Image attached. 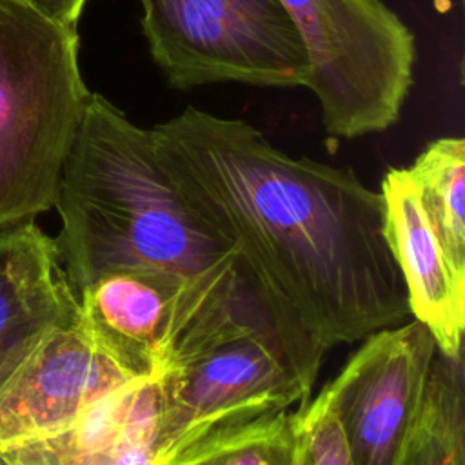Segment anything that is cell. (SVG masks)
Listing matches in <instances>:
<instances>
[{"mask_svg": "<svg viewBox=\"0 0 465 465\" xmlns=\"http://www.w3.org/2000/svg\"><path fill=\"white\" fill-rule=\"evenodd\" d=\"M149 134L182 200L291 331L327 352L412 318L383 196L352 169L294 158L251 124L196 107Z\"/></svg>", "mask_w": 465, "mask_h": 465, "instance_id": "obj_1", "label": "cell"}, {"mask_svg": "<svg viewBox=\"0 0 465 465\" xmlns=\"http://www.w3.org/2000/svg\"><path fill=\"white\" fill-rule=\"evenodd\" d=\"M54 207V242L76 296L104 272L142 267L174 274L225 309L272 314L236 251L182 200L149 129L98 93L65 158Z\"/></svg>", "mask_w": 465, "mask_h": 465, "instance_id": "obj_2", "label": "cell"}, {"mask_svg": "<svg viewBox=\"0 0 465 465\" xmlns=\"http://www.w3.org/2000/svg\"><path fill=\"white\" fill-rule=\"evenodd\" d=\"M89 96L76 29L0 0V225L54 207Z\"/></svg>", "mask_w": 465, "mask_h": 465, "instance_id": "obj_3", "label": "cell"}, {"mask_svg": "<svg viewBox=\"0 0 465 465\" xmlns=\"http://www.w3.org/2000/svg\"><path fill=\"white\" fill-rule=\"evenodd\" d=\"M309 58V87L332 138L394 125L412 87V31L381 0H280Z\"/></svg>", "mask_w": 465, "mask_h": 465, "instance_id": "obj_4", "label": "cell"}, {"mask_svg": "<svg viewBox=\"0 0 465 465\" xmlns=\"http://www.w3.org/2000/svg\"><path fill=\"white\" fill-rule=\"evenodd\" d=\"M323 351L269 318L234 320L189 347L165 376L162 429L182 436L218 420L307 403Z\"/></svg>", "mask_w": 465, "mask_h": 465, "instance_id": "obj_5", "label": "cell"}, {"mask_svg": "<svg viewBox=\"0 0 465 465\" xmlns=\"http://www.w3.org/2000/svg\"><path fill=\"white\" fill-rule=\"evenodd\" d=\"M142 31L167 84L305 87L309 58L280 0H140Z\"/></svg>", "mask_w": 465, "mask_h": 465, "instance_id": "obj_6", "label": "cell"}, {"mask_svg": "<svg viewBox=\"0 0 465 465\" xmlns=\"http://www.w3.org/2000/svg\"><path fill=\"white\" fill-rule=\"evenodd\" d=\"M78 303L84 329L131 380H160L180 354L229 322H278L269 312L225 309L178 276L142 267L104 272L78 292Z\"/></svg>", "mask_w": 465, "mask_h": 465, "instance_id": "obj_7", "label": "cell"}, {"mask_svg": "<svg viewBox=\"0 0 465 465\" xmlns=\"http://www.w3.org/2000/svg\"><path fill=\"white\" fill-rule=\"evenodd\" d=\"M436 354L432 332L412 318L365 336L320 392L338 421L352 465H396Z\"/></svg>", "mask_w": 465, "mask_h": 465, "instance_id": "obj_8", "label": "cell"}, {"mask_svg": "<svg viewBox=\"0 0 465 465\" xmlns=\"http://www.w3.org/2000/svg\"><path fill=\"white\" fill-rule=\"evenodd\" d=\"M158 380H136L89 407L65 430L5 449L13 465H191L276 416L202 423L182 436L162 430Z\"/></svg>", "mask_w": 465, "mask_h": 465, "instance_id": "obj_9", "label": "cell"}, {"mask_svg": "<svg viewBox=\"0 0 465 465\" xmlns=\"http://www.w3.org/2000/svg\"><path fill=\"white\" fill-rule=\"evenodd\" d=\"M131 380L84 325L49 334L0 389V450L65 430Z\"/></svg>", "mask_w": 465, "mask_h": 465, "instance_id": "obj_10", "label": "cell"}, {"mask_svg": "<svg viewBox=\"0 0 465 465\" xmlns=\"http://www.w3.org/2000/svg\"><path fill=\"white\" fill-rule=\"evenodd\" d=\"M78 322L56 242L35 220L0 225V389L49 334Z\"/></svg>", "mask_w": 465, "mask_h": 465, "instance_id": "obj_11", "label": "cell"}, {"mask_svg": "<svg viewBox=\"0 0 465 465\" xmlns=\"http://www.w3.org/2000/svg\"><path fill=\"white\" fill-rule=\"evenodd\" d=\"M385 238L401 274L411 316L434 336L438 351L461 354L465 276L449 262L407 173L389 169L381 180Z\"/></svg>", "mask_w": 465, "mask_h": 465, "instance_id": "obj_12", "label": "cell"}, {"mask_svg": "<svg viewBox=\"0 0 465 465\" xmlns=\"http://www.w3.org/2000/svg\"><path fill=\"white\" fill-rule=\"evenodd\" d=\"M396 465H465L463 354L438 351L418 416Z\"/></svg>", "mask_w": 465, "mask_h": 465, "instance_id": "obj_13", "label": "cell"}, {"mask_svg": "<svg viewBox=\"0 0 465 465\" xmlns=\"http://www.w3.org/2000/svg\"><path fill=\"white\" fill-rule=\"evenodd\" d=\"M405 169L449 262L465 276V140H432Z\"/></svg>", "mask_w": 465, "mask_h": 465, "instance_id": "obj_14", "label": "cell"}, {"mask_svg": "<svg viewBox=\"0 0 465 465\" xmlns=\"http://www.w3.org/2000/svg\"><path fill=\"white\" fill-rule=\"evenodd\" d=\"M294 412H280L191 465H291Z\"/></svg>", "mask_w": 465, "mask_h": 465, "instance_id": "obj_15", "label": "cell"}, {"mask_svg": "<svg viewBox=\"0 0 465 465\" xmlns=\"http://www.w3.org/2000/svg\"><path fill=\"white\" fill-rule=\"evenodd\" d=\"M291 465H352L338 421L322 394L294 412Z\"/></svg>", "mask_w": 465, "mask_h": 465, "instance_id": "obj_16", "label": "cell"}, {"mask_svg": "<svg viewBox=\"0 0 465 465\" xmlns=\"http://www.w3.org/2000/svg\"><path fill=\"white\" fill-rule=\"evenodd\" d=\"M35 13L42 15L44 18L67 27L76 29L78 18L84 11V5L87 0H15Z\"/></svg>", "mask_w": 465, "mask_h": 465, "instance_id": "obj_17", "label": "cell"}, {"mask_svg": "<svg viewBox=\"0 0 465 465\" xmlns=\"http://www.w3.org/2000/svg\"><path fill=\"white\" fill-rule=\"evenodd\" d=\"M0 465H13V461L5 456V452L0 450Z\"/></svg>", "mask_w": 465, "mask_h": 465, "instance_id": "obj_18", "label": "cell"}]
</instances>
